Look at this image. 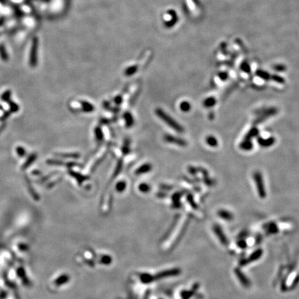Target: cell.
<instances>
[{"label":"cell","mask_w":299,"mask_h":299,"mask_svg":"<svg viewBox=\"0 0 299 299\" xmlns=\"http://www.w3.org/2000/svg\"><path fill=\"white\" fill-rule=\"evenodd\" d=\"M259 133L258 130L257 129L256 127H253L251 130L249 131V133L246 134V136L245 137V139L246 140H251L252 138L256 137L258 136V134Z\"/></svg>","instance_id":"10"},{"label":"cell","mask_w":299,"mask_h":299,"mask_svg":"<svg viewBox=\"0 0 299 299\" xmlns=\"http://www.w3.org/2000/svg\"><path fill=\"white\" fill-rule=\"evenodd\" d=\"M124 119L126 120V126L128 127H130L133 126V124L134 123V119L133 116L131 115V114L129 112H127L124 114Z\"/></svg>","instance_id":"17"},{"label":"cell","mask_w":299,"mask_h":299,"mask_svg":"<svg viewBox=\"0 0 299 299\" xmlns=\"http://www.w3.org/2000/svg\"><path fill=\"white\" fill-rule=\"evenodd\" d=\"M28 188H29V190L31 195H32V197L34 198V199H36V200H38V199H40V197L37 195V193L33 189H32V187L31 186V185L28 186Z\"/></svg>","instance_id":"27"},{"label":"cell","mask_w":299,"mask_h":299,"mask_svg":"<svg viewBox=\"0 0 299 299\" xmlns=\"http://www.w3.org/2000/svg\"><path fill=\"white\" fill-rule=\"evenodd\" d=\"M214 230H215V234H217V235H218L219 239H220L221 241L224 242L225 240V239H224L225 237H224V235L223 234V232H222V231L221 230V228H220V227H219V226H217V225H216L214 227Z\"/></svg>","instance_id":"19"},{"label":"cell","mask_w":299,"mask_h":299,"mask_svg":"<svg viewBox=\"0 0 299 299\" xmlns=\"http://www.w3.org/2000/svg\"><path fill=\"white\" fill-rule=\"evenodd\" d=\"M81 106L82 107L83 111L86 112H91L94 110V107H93L92 104L87 101H82Z\"/></svg>","instance_id":"14"},{"label":"cell","mask_w":299,"mask_h":299,"mask_svg":"<svg viewBox=\"0 0 299 299\" xmlns=\"http://www.w3.org/2000/svg\"><path fill=\"white\" fill-rule=\"evenodd\" d=\"M276 112H277V111H276V110L275 108L269 109V110L266 111V112H262V116H259L258 119H257V120L256 121V123H261L262 121H265V120L267 119H268L269 117H270L271 116L274 115V114H275Z\"/></svg>","instance_id":"6"},{"label":"cell","mask_w":299,"mask_h":299,"mask_svg":"<svg viewBox=\"0 0 299 299\" xmlns=\"http://www.w3.org/2000/svg\"><path fill=\"white\" fill-rule=\"evenodd\" d=\"M37 159V154H36V153H33V154H31L29 157L27 158L26 159V162L24 163L22 167V170H25L27 168H29V167L32 164V163L36 161V159Z\"/></svg>","instance_id":"7"},{"label":"cell","mask_w":299,"mask_h":299,"mask_svg":"<svg viewBox=\"0 0 299 299\" xmlns=\"http://www.w3.org/2000/svg\"><path fill=\"white\" fill-rule=\"evenodd\" d=\"M218 215L221 218L224 219V220H231L233 218V215L232 214L226 210H220L218 212Z\"/></svg>","instance_id":"12"},{"label":"cell","mask_w":299,"mask_h":299,"mask_svg":"<svg viewBox=\"0 0 299 299\" xmlns=\"http://www.w3.org/2000/svg\"><path fill=\"white\" fill-rule=\"evenodd\" d=\"M8 103L9 104V105H10V111L11 112V113L12 112H17V111H18L19 107L16 103L11 101V100H10V101H8Z\"/></svg>","instance_id":"23"},{"label":"cell","mask_w":299,"mask_h":299,"mask_svg":"<svg viewBox=\"0 0 299 299\" xmlns=\"http://www.w3.org/2000/svg\"><path fill=\"white\" fill-rule=\"evenodd\" d=\"M274 69H275L277 71H284L285 70H286V67L285 65H274Z\"/></svg>","instance_id":"30"},{"label":"cell","mask_w":299,"mask_h":299,"mask_svg":"<svg viewBox=\"0 0 299 299\" xmlns=\"http://www.w3.org/2000/svg\"><path fill=\"white\" fill-rule=\"evenodd\" d=\"M156 114H157V116L160 119H161L166 124H168L170 127L172 128L173 130H175L177 132H179V133H182V132H183V127L177 123L175 120H174L168 114H166L163 110L160 108L156 109Z\"/></svg>","instance_id":"1"},{"label":"cell","mask_w":299,"mask_h":299,"mask_svg":"<svg viewBox=\"0 0 299 299\" xmlns=\"http://www.w3.org/2000/svg\"><path fill=\"white\" fill-rule=\"evenodd\" d=\"M270 78H272L274 81L277 82L278 83H280V84H283V83L285 82L284 78L278 75H272V76H271Z\"/></svg>","instance_id":"24"},{"label":"cell","mask_w":299,"mask_h":299,"mask_svg":"<svg viewBox=\"0 0 299 299\" xmlns=\"http://www.w3.org/2000/svg\"><path fill=\"white\" fill-rule=\"evenodd\" d=\"M164 140L168 142V143L170 144H175V145H179V146H182L184 147L186 146L187 143L185 140L182 139V138H178V137H175L174 136H171V135H165L164 136Z\"/></svg>","instance_id":"4"},{"label":"cell","mask_w":299,"mask_h":299,"mask_svg":"<svg viewBox=\"0 0 299 299\" xmlns=\"http://www.w3.org/2000/svg\"><path fill=\"white\" fill-rule=\"evenodd\" d=\"M151 169H152V166L150 164L147 163V164L141 166L140 168H138L136 170V172H135V174H136V175H141V174L146 173L149 172Z\"/></svg>","instance_id":"9"},{"label":"cell","mask_w":299,"mask_h":299,"mask_svg":"<svg viewBox=\"0 0 299 299\" xmlns=\"http://www.w3.org/2000/svg\"><path fill=\"white\" fill-rule=\"evenodd\" d=\"M10 96H11V92L10 90H7L5 92H3L1 96V99L3 101L8 102L10 100Z\"/></svg>","instance_id":"20"},{"label":"cell","mask_w":299,"mask_h":299,"mask_svg":"<svg viewBox=\"0 0 299 299\" xmlns=\"http://www.w3.org/2000/svg\"><path fill=\"white\" fill-rule=\"evenodd\" d=\"M137 70V66H133V67H130L129 68H127L126 71H125V74L126 76H131L134 74L135 72Z\"/></svg>","instance_id":"21"},{"label":"cell","mask_w":299,"mask_h":299,"mask_svg":"<svg viewBox=\"0 0 299 299\" xmlns=\"http://www.w3.org/2000/svg\"><path fill=\"white\" fill-rule=\"evenodd\" d=\"M253 143L251 142V140H246L245 139L242 142H241L240 145V147L243 150L245 151H249L253 148Z\"/></svg>","instance_id":"8"},{"label":"cell","mask_w":299,"mask_h":299,"mask_svg":"<svg viewBox=\"0 0 299 299\" xmlns=\"http://www.w3.org/2000/svg\"><path fill=\"white\" fill-rule=\"evenodd\" d=\"M275 142H276V139H275V138H274V137H269L267 138L260 137L258 138V143L259 144V145L265 148H268V147L272 146V145L274 144Z\"/></svg>","instance_id":"5"},{"label":"cell","mask_w":299,"mask_h":299,"mask_svg":"<svg viewBox=\"0 0 299 299\" xmlns=\"http://www.w3.org/2000/svg\"><path fill=\"white\" fill-rule=\"evenodd\" d=\"M10 113H11V112H10H10H6V113H5L4 114H3V115L2 116V117L1 120H2V121H4V120H6V119H7V118H8V117L10 116Z\"/></svg>","instance_id":"34"},{"label":"cell","mask_w":299,"mask_h":299,"mask_svg":"<svg viewBox=\"0 0 299 299\" xmlns=\"http://www.w3.org/2000/svg\"><path fill=\"white\" fill-rule=\"evenodd\" d=\"M241 69L246 73H249L251 71V69H250V66L247 62H243V63L241 65Z\"/></svg>","instance_id":"28"},{"label":"cell","mask_w":299,"mask_h":299,"mask_svg":"<svg viewBox=\"0 0 299 299\" xmlns=\"http://www.w3.org/2000/svg\"><path fill=\"white\" fill-rule=\"evenodd\" d=\"M95 132H96V137L97 140L99 141H101L103 140V134H102L101 130H100V129H99V128H96Z\"/></svg>","instance_id":"29"},{"label":"cell","mask_w":299,"mask_h":299,"mask_svg":"<svg viewBox=\"0 0 299 299\" xmlns=\"http://www.w3.org/2000/svg\"><path fill=\"white\" fill-rule=\"evenodd\" d=\"M37 48H38V39L37 37H35L33 38L32 44H31V52H30L29 64L31 67H35L37 65Z\"/></svg>","instance_id":"3"},{"label":"cell","mask_w":299,"mask_h":299,"mask_svg":"<svg viewBox=\"0 0 299 299\" xmlns=\"http://www.w3.org/2000/svg\"><path fill=\"white\" fill-rule=\"evenodd\" d=\"M4 22V17H1V18H0V26L2 25L3 23Z\"/></svg>","instance_id":"36"},{"label":"cell","mask_w":299,"mask_h":299,"mask_svg":"<svg viewBox=\"0 0 299 299\" xmlns=\"http://www.w3.org/2000/svg\"><path fill=\"white\" fill-rule=\"evenodd\" d=\"M58 156H62V157H70V158H78L80 156L79 155L76 154V153H75V154H60V155H58Z\"/></svg>","instance_id":"31"},{"label":"cell","mask_w":299,"mask_h":299,"mask_svg":"<svg viewBox=\"0 0 299 299\" xmlns=\"http://www.w3.org/2000/svg\"><path fill=\"white\" fill-rule=\"evenodd\" d=\"M126 183L125 182H119L116 184V189L117 191L119 192H123V191L126 189Z\"/></svg>","instance_id":"22"},{"label":"cell","mask_w":299,"mask_h":299,"mask_svg":"<svg viewBox=\"0 0 299 299\" xmlns=\"http://www.w3.org/2000/svg\"><path fill=\"white\" fill-rule=\"evenodd\" d=\"M0 57L4 62H6L8 60V54H7L6 48L3 44H0Z\"/></svg>","instance_id":"15"},{"label":"cell","mask_w":299,"mask_h":299,"mask_svg":"<svg viewBox=\"0 0 299 299\" xmlns=\"http://www.w3.org/2000/svg\"><path fill=\"white\" fill-rule=\"evenodd\" d=\"M219 77H220L222 81H225L228 78V74L225 72H221L219 74Z\"/></svg>","instance_id":"33"},{"label":"cell","mask_w":299,"mask_h":299,"mask_svg":"<svg viewBox=\"0 0 299 299\" xmlns=\"http://www.w3.org/2000/svg\"><path fill=\"white\" fill-rule=\"evenodd\" d=\"M256 75L258 76V77L261 78L263 80H266V81H268L269 79H270L271 76L269 75V73H267V71H265L263 70H258L256 71Z\"/></svg>","instance_id":"16"},{"label":"cell","mask_w":299,"mask_h":299,"mask_svg":"<svg viewBox=\"0 0 299 299\" xmlns=\"http://www.w3.org/2000/svg\"><path fill=\"white\" fill-rule=\"evenodd\" d=\"M253 178L256 183L258 195L260 196V197L265 198L267 196V192L261 172H260L259 171H256L253 173Z\"/></svg>","instance_id":"2"},{"label":"cell","mask_w":299,"mask_h":299,"mask_svg":"<svg viewBox=\"0 0 299 299\" xmlns=\"http://www.w3.org/2000/svg\"><path fill=\"white\" fill-rule=\"evenodd\" d=\"M48 164L51 165H61L62 164V162L61 161H58V160H48L47 161Z\"/></svg>","instance_id":"32"},{"label":"cell","mask_w":299,"mask_h":299,"mask_svg":"<svg viewBox=\"0 0 299 299\" xmlns=\"http://www.w3.org/2000/svg\"><path fill=\"white\" fill-rule=\"evenodd\" d=\"M206 141L207 144L211 147H217L218 145V141L217 140V138L213 136L207 137Z\"/></svg>","instance_id":"13"},{"label":"cell","mask_w":299,"mask_h":299,"mask_svg":"<svg viewBox=\"0 0 299 299\" xmlns=\"http://www.w3.org/2000/svg\"><path fill=\"white\" fill-rule=\"evenodd\" d=\"M16 152L17 153V155H18L20 156H21V157H22V156H24L26 155V150L23 147H21V146L17 147L16 148Z\"/></svg>","instance_id":"26"},{"label":"cell","mask_w":299,"mask_h":299,"mask_svg":"<svg viewBox=\"0 0 299 299\" xmlns=\"http://www.w3.org/2000/svg\"><path fill=\"white\" fill-rule=\"evenodd\" d=\"M217 103V100L213 97H208L206 99L204 100L203 103V105L207 108H210V107H213Z\"/></svg>","instance_id":"11"},{"label":"cell","mask_w":299,"mask_h":299,"mask_svg":"<svg viewBox=\"0 0 299 299\" xmlns=\"http://www.w3.org/2000/svg\"><path fill=\"white\" fill-rule=\"evenodd\" d=\"M115 102L117 103V104H120L121 103V97L120 96H117L116 98L115 99Z\"/></svg>","instance_id":"35"},{"label":"cell","mask_w":299,"mask_h":299,"mask_svg":"<svg viewBox=\"0 0 299 299\" xmlns=\"http://www.w3.org/2000/svg\"><path fill=\"white\" fill-rule=\"evenodd\" d=\"M191 108V105L190 103L187 102V101H183L182 103H181L180 104V109L182 112H189Z\"/></svg>","instance_id":"18"},{"label":"cell","mask_w":299,"mask_h":299,"mask_svg":"<svg viewBox=\"0 0 299 299\" xmlns=\"http://www.w3.org/2000/svg\"><path fill=\"white\" fill-rule=\"evenodd\" d=\"M139 190L143 193H147L150 190V187L147 183H141L139 186Z\"/></svg>","instance_id":"25"}]
</instances>
